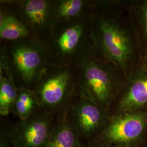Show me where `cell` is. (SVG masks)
Here are the masks:
<instances>
[{
    "label": "cell",
    "mask_w": 147,
    "mask_h": 147,
    "mask_svg": "<svg viewBox=\"0 0 147 147\" xmlns=\"http://www.w3.org/2000/svg\"><path fill=\"white\" fill-rule=\"evenodd\" d=\"M1 55V67L16 87L33 90L47 70V50L32 37L9 42Z\"/></svg>",
    "instance_id": "1"
},
{
    "label": "cell",
    "mask_w": 147,
    "mask_h": 147,
    "mask_svg": "<svg viewBox=\"0 0 147 147\" xmlns=\"http://www.w3.org/2000/svg\"><path fill=\"white\" fill-rule=\"evenodd\" d=\"M79 67L80 97L107 110L119 90V83L113 70L92 56L81 58Z\"/></svg>",
    "instance_id": "2"
},
{
    "label": "cell",
    "mask_w": 147,
    "mask_h": 147,
    "mask_svg": "<svg viewBox=\"0 0 147 147\" xmlns=\"http://www.w3.org/2000/svg\"><path fill=\"white\" fill-rule=\"evenodd\" d=\"M92 38L107 61L126 70L131 60L133 49L128 33L120 25L109 18L100 17Z\"/></svg>",
    "instance_id": "3"
},
{
    "label": "cell",
    "mask_w": 147,
    "mask_h": 147,
    "mask_svg": "<svg viewBox=\"0 0 147 147\" xmlns=\"http://www.w3.org/2000/svg\"><path fill=\"white\" fill-rule=\"evenodd\" d=\"M72 74L67 66L47 69L33 90L40 109L51 113L67 109L73 93Z\"/></svg>",
    "instance_id": "4"
},
{
    "label": "cell",
    "mask_w": 147,
    "mask_h": 147,
    "mask_svg": "<svg viewBox=\"0 0 147 147\" xmlns=\"http://www.w3.org/2000/svg\"><path fill=\"white\" fill-rule=\"evenodd\" d=\"M147 127V112H120L110 117L96 140L117 147H134L141 141Z\"/></svg>",
    "instance_id": "5"
},
{
    "label": "cell",
    "mask_w": 147,
    "mask_h": 147,
    "mask_svg": "<svg viewBox=\"0 0 147 147\" xmlns=\"http://www.w3.org/2000/svg\"><path fill=\"white\" fill-rule=\"evenodd\" d=\"M106 112L92 101L80 97L66 110L71 125L84 144L100 136L110 118Z\"/></svg>",
    "instance_id": "6"
},
{
    "label": "cell",
    "mask_w": 147,
    "mask_h": 147,
    "mask_svg": "<svg viewBox=\"0 0 147 147\" xmlns=\"http://www.w3.org/2000/svg\"><path fill=\"white\" fill-rule=\"evenodd\" d=\"M55 123L53 113L40 109L7 130L16 147H47Z\"/></svg>",
    "instance_id": "7"
},
{
    "label": "cell",
    "mask_w": 147,
    "mask_h": 147,
    "mask_svg": "<svg viewBox=\"0 0 147 147\" xmlns=\"http://www.w3.org/2000/svg\"><path fill=\"white\" fill-rule=\"evenodd\" d=\"M54 2L46 0H25L16 2L19 17L32 34L51 30L56 24L53 13Z\"/></svg>",
    "instance_id": "8"
},
{
    "label": "cell",
    "mask_w": 147,
    "mask_h": 147,
    "mask_svg": "<svg viewBox=\"0 0 147 147\" xmlns=\"http://www.w3.org/2000/svg\"><path fill=\"white\" fill-rule=\"evenodd\" d=\"M147 107V67L137 69L128 81L118 105V113L143 110Z\"/></svg>",
    "instance_id": "9"
},
{
    "label": "cell",
    "mask_w": 147,
    "mask_h": 147,
    "mask_svg": "<svg viewBox=\"0 0 147 147\" xmlns=\"http://www.w3.org/2000/svg\"><path fill=\"white\" fill-rule=\"evenodd\" d=\"M84 33V25L81 22H75L63 28L53 40L55 52L63 59L71 57L81 46Z\"/></svg>",
    "instance_id": "10"
},
{
    "label": "cell",
    "mask_w": 147,
    "mask_h": 147,
    "mask_svg": "<svg viewBox=\"0 0 147 147\" xmlns=\"http://www.w3.org/2000/svg\"><path fill=\"white\" fill-rule=\"evenodd\" d=\"M76 132L71 125L66 110L56 122L47 147H84Z\"/></svg>",
    "instance_id": "11"
},
{
    "label": "cell",
    "mask_w": 147,
    "mask_h": 147,
    "mask_svg": "<svg viewBox=\"0 0 147 147\" xmlns=\"http://www.w3.org/2000/svg\"><path fill=\"white\" fill-rule=\"evenodd\" d=\"M31 31L19 16L1 11L0 37L8 42L32 37Z\"/></svg>",
    "instance_id": "12"
},
{
    "label": "cell",
    "mask_w": 147,
    "mask_h": 147,
    "mask_svg": "<svg viewBox=\"0 0 147 147\" xmlns=\"http://www.w3.org/2000/svg\"><path fill=\"white\" fill-rule=\"evenodd\" d=\"M39 109V102L33 90L24 87L18 88V95L12 113L20 120H24Z\"/></svg>",
    "instance_id": "13"
},
{
    "label": "cell",
    "mask_w": 147,
    "mask_h": 147,
    "mask_svg": "<svg viewBox=\"0 0 147 147\" xmlns=\"http://www.w3.org/2000/svg\"><path fill=\"white\" fill-rule=\"evenodd\" d=\"M5 72L4 73L3 70L1 69L0 114L2 116H8L12 113L18 95V87L11 76L5 71Z\"/></svg>",
    "instance_id": "14"
},
{
    "label": "cell",
    "mask_w": 147,
    "mask_h": 147,
    "mask_svg": "<svg viewBox=\"0 0 147 147\" xmlns=\"http://www.w3.org/2000/svg\"><path fill=\"white\" fill-rule=\"evenodd\" d=\"M87 2L82 0H61L55 1L53 13L56 21H71L82 16Z\"/></svg>",
    "instance_id": "15"
},
{
    "label": "cell",
    "mask_w": 147,
    "mask_h": 147,
    "mask_svg": "<svg viewBox=\"0 0 147 147\" xmlns=\"http://www.w3.org/2000/svg\"><path fill=\"white\" fill-rule=\"evenodd\" d=\"M0 147H16L8 130L2 132L1 134Z\"/></svg>",
    "instance_id": "16"
},
{
    "label": "cell",
    "mask_w": 147,
    "mask_h": 147,
    "mask_svg": "<svg viewBox=\"0 0 147 147\" xmlns=\"http://www.w3.org/2000/svg\"><path fill=\"white\" fill-rule=\"evenodd\" d=\"M141 11L143 27L147 36V1L142 3L141 7Z\"/></svg>",
    "instance_id": "17"
},
{
    "label": "cell",
    "mask_w": 147,
    "mask_h": 147,
    "mask_svg": "<svg viewBox=\"0 0 147 147\" xmlns=\"http://www.w3.org/2000/svg\"><path fill=\"white\" fill-rule=\"evenodd\" d=\"M84 147H117L109 144L101 142L99 140H95L92 142L84 144Z\"/></svg>",
    "instance_id": "18"
}]
</instances>
